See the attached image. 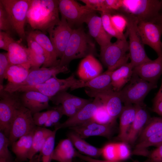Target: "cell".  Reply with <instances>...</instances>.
Segmentation results:
<instances>
[{
  "label": "cell",
  "instance_id": "obj_59",
  "mask_svg": "<svg viewBox=\"0 0 162 162\" xmlns=\"http://www.w3.org/2000/svg\"><path fill=\"white\" fill-rule=\"evenodd\" d=\"M13 162H16L14 161H13Z\"/></svg>",
  "mask_w": 162,
  "mask_h": 162
},
{
  "label": "cell",
  "instance_id": "obj_37",
  "mask_svg": "<svg viewBox=\"0 0 162 162\" xmlns=\"http://www.w3.org/2000/svg\"><path fill=\"white\" fill-rule=\"evenodd\" d=\"M101 155L105 160L119 161L117 142L107 144L102 148Z\"/></svg>",
  "mask_w": 162,
  "mask_h": 162
},
{
  "label": "cell",
  "instance_id": "obj_8",
  "mask_svg": "<svg viewBox=\"0 0 162 162\" xmlns=\"http://www.w3.org/2000/svg\"><path fill=\"white\" fill-rule=\"evenodd\" d=\"M0 88V130L9 138L14 113L22 105L20 95Z\"/></svg>",
  "mask_w": 162,
  "mask_h": 162
},
{
  "label": "cell",
  "instance_id": "obj_38",
  "mask_svg": "<svg viewBox=\"0 0 162 162\" xmlns=\"http://www.w3.org/2000/svg\"><path fill=\"white\" fill-rule=\"evenodd\" d=\"M93 120L100 124H115L116 123L112 120L103 104L98 109Z\"/></svg>",
  "mask_w": 162,
  "mask_h": 162
},
{
  "label": "cell",
  "instance_id": "obj_31",
  "mask_svg": "<svg viewBox=\"0 0 162 162\" xmlns=\"http://www.w3.org/2000/svg\"><path fill=\"white\" fill-rule=\"evenodd\" d=\"M30 68L29 64L10 65L6 73L5 79L8 80V83H21L27 78Z\"/></svg>",
  "mask_w": 162,
  "mask_h": 162
},
{
  "label": "cell",
  "instance_id": "obj_27",
  "mask_svg": "<svg viewBox=\"0 0 162 162\" xmlns=\"http://www.w3.org/2000/svg\"><path fill=\"white\" fill-rule=\"evenodd\" d=\"M67 136L81 154L96 159L102 155V148L92 145L75 132L72 130L67 134Z\"/></svg>",
  "mask_w": 162,
  "mask_h": 162
},
{
  "label": "cell",
  "instance_id": "obj_3",
  "mask_svg": "<svg viewBox=\"0 0 162 162\" xmlns=\"http://www.w3.org/2000/svg\"><path fill=\"white\" fill-rule=\"evenodd\" d=\"M119 10L122 14L136 18L138 22L152 21L160 13L161 4L159 0H121Z\"/></svg>",
  "mask_w": 162,
  "mask_h": 162
},
{
  "label": "cell",
  "instance_id": "obj_7",
  "mask_svg": "<svg viewBox=\"0 0 162 162\" xmlns=\"http://www.w3.org/2000/svg\"><path fill=\"white\" fill-rule=\"evenodd\" d=\"M127 22V30L128 36L129 58L134 68L151 60L146 53L137 30L138 20L135 17L123 14Z\"/></svg>",
  "mask_w": 162,
  "mask_h": 162
},
{
  "label": "cell",
  "instance_id": "obj_4",
  "mask_svg": "<svg viewBox=\"0 0 162 162\" xmlns=\"http://www.w3.org/2000/svg\"><path fill=\"white\" fill-rule=\"evenodd\" d=\"M157 87V84L144 80L133 73L129 82L118 92L124 105H143L146 96Z\"/></svg>",
  "mask_w": 162,
  "mask_h": 162
},
{
  "label": "cell",
  "instance_id": "obj_22",
  "mask_svg": "<svg viewBox=\"0 0 162 162\" xmlns=\"http://www.w3.org/2000/svg\"><path fill=\"white\" fill-rule=\"evenodd\" d=\"M136 116L127 134L125 142L133 145L136 142L144 127L150 118L143 105H137Z\"/></svg>",
  "mask_w": 162,
  "mask_h": 162
},
{
  "label": "cell",
  "instance_id": "obj_53",
  "mask_svg": "<svg viewBox=\"0 0 162 162\" xmlns=\"http://www.w3.org/2000/svg\"><path fill=\"white\" fill-rule=\"evenodd\" d=\"M151 22L162 26V13H160Z\"/></svg>",
  "mask_w": 162,
  "mask_h": 162
},
{
  "label": "cell",
  "instance_id": "obj_28",
  "mask_svg": "<svg viewBox=\"0 0 162 162\" xmlns=\"http://www.w3.org/2000/svg\"><path fill=\"white\" fill-rule=\"evenodd\" d=\"M35 130L22 136L11 146L12 151L16 155V162H23L28 159Z\"/></svg>",
  "mask_w": 162,
  "mask_h": 162
},
{
  "label": "cell",
  "instance_id": "obj_45",
  "mask_svg": "<svg viewBox=\"0 0 162 162\" xmlns=\"http://www.w3.org/2000/svg\"><path fill=\"white\" fill-rule=\"evenodd\" d=\"M28 49L29 62L31 68H40L46 61L45 57L43 55L34 52Z\"/></svg>",
  "mask_w": 162,
  "mask_h": 162
},
{
  "label": "cell",
  "instance_id": "obj_47",
  "mask_svg": "<svg viewBox=\"0 0 162 162\" xmlns=\"http://www.w3.org/2000/svg\"><path fill=\"white\" fill-rule=\"evenodd\" d=\"M26 40L28 46V48L31 51L38 54L44 55L46 58V55L44 50L39 44L33 38L29 35L26 36Z\"/></svg>",
  "mask_w": 162,
  "mask_h": 162
},
{
  "label": "cell",
  "instance_id": "obj_43",
  "mask_svg": "<svg viewBox=\"0 0 162 162\" xmlns=\"http://www.w3.org/2000/svg\"><path fill=\"white\" fill-rule=\"evenodd\" d=\"M10 64L7 52L0 53V88L4 87L3 82Z\"/></svg>",
  "mask_w": 162,
  "mask_h": 162
},
{
  "label": "cell",
  "instance_id": "obj_56",
  "mask_svg": "<svg viewBox=\"0 0 162 162\" xmlns=\"http://www.w3.org/2000/svg\"><path fill=\"white\" fill-rule=\"evenodd\" d=\"M160 2L161 4V6L160 13H162V0H160Z\"/></svg>",
  "mask_w": 162,
  "mask_h": 162
},
{
  "label": "cell",
  "instance_id": "obj_40",
  "mask_svg": "<svg viewBox=\"0 0 162 162\" xmlns=\"http://www.w3.org/2000/svg\"><path fill=\"white\" fill-rule=\"evenodd\" d=\"M50 110V112L49 118L44 126L45 128L55 126L59 123L60 119L64 115L61 105H57Z\"/></svg>",
  "mask_w": 162,
  "mask_h": 162
},
{
  "label": "cell",
  "instance_id": "obj_39",
  "mask_svg": "<svg viewBox=\"0 0 162 162\" xmlns=\"http://www.w3.org/2000/svg\"><path fill=\"white\" fill-rule=\"evenodd\" d=\"M9 146V138L0 131V158H4L10 162H13V157L8 148Z\"/></svg>",
  "mask_w": 162,
  "mask_h": 162
},
{
  "label": "cell",
  "instance_id": "obj_32",
  "mask_svg": "<svg viewBox=\"0 0 162 162\" xmlns=\"http://www.w3.org/2000/svg\"><path fill=\"white\" fill-rule=\"evenodd\" d=\"M52 131L45 127L37 126L33 138L31 148L28 156L30 160L36 154L39 152L47 138L52 133Z\"/></svg>",
  "mask_w": 162,
  "mask_h": 162
},
{
  "label": "cell",
  "instance_id": "obj_54",
  "mask_svg": "<svg viewBox=\"0 0 162 162\" xmlns=\"http://www.w3.org/2000/svg\"><path fill=\"white\" fill-rule=\"evenodd\" d=\"M38 155H35L31 159L29 160V162H37Z\"/></svg>",
  "mask_w": 162,
  "mask_h": 162
},
{
  "label": "cell",
  "instance_id": "obj_35",
  "mask_svg": "<svg viewBox=\"0 0 162 162\" xmlns=\"http://www.w3.org/2000/svg\"><path fill=\"white\" fill-rule=\"evenodd\" d=\"M58 130L55 129L52 134L46 139L38 155L37 162H51L55 148L56 134Z\"/></svg>",
  "mask_w": 162,
  "mask_h": 162
},
{
  "label": "cell",
  "instance_id": "obj_34",
  "mask_svg": "<svg viewBox=\"0 0 162 162\" xmlns=\"http://www.w3.org/2000/svg\"><path fill=\"white\" fill-rule=\"evenodd\" d=\"M162 130V117L150 118L137 140L140 142Z\"/></svg>",
  "mask_w": 162,
  "mask_h": 162
},
{
  "label": "cell",
  "instance_id": "obj_23",
  "mask_svg": "<svg viewBox=\"0 0 162 162\" xmlns=\"http://www.w3.org/2000/svg\"><path fill=\"white\" fill-rule=\"evenodd\" d=\"M90 35L93 38L100 47L105 46L111 42L112 38L105 30L101 17L95 13L92 15L87 20Z\"/></svg>",
  "mask_w": 162,
  "mask_h": 162
},
{
  "label": "cell",
  "instance_id": "obj_16",
  "mask_svg": "<svg viewBox=\"0 0 162 162\" xmlns=\"http://www.w3.org/2000/svg\"><path fill=\"white\" fill-rule=\"evenodd\" d=\"M102 104L98 98L79 110L73 116L69 117L62 123H59L55 126V129L70 128L77 126L93 119L99 107Z\"/></svg>",
  "mask_w": 162,
  "mask_h": 162
},
{
  "label": "cell",
  "instance_id": "obj_33",
  "mask_svg": "<svg viewBox=\"0 0 162 162\" xmlns=\"http://www.w3.org/2000/svg\"><path fill=\"white\" fill-rule=\"evenodd\" d=\"M162 144V130L142 141L137 142L132 152L133 154L147 157L149 152L148 148L152 146L157 147Z\"/></svg>",
  "mask_w": 162,
  "mask_h": 162
},
{
  "label": "cell",
  "instance_id": "obj_11",
  "mask_svg": "<svg viewBox=\"0 0 162 162\" xmlns=\"http://www.w3.org/2000/svg\"><path fill=\"white\" fill-rule=\"evenodd\" d=\"M58 8L61 17L66 20L71 28L74 25L86 23L95 11L73 0H58Z\"/></svg>",
  "mask_w": 162,
  "mask_h": 162
},
{
  "label": "cell",
  "instance_id": "obj_17",
  "mask_svg": "<svg viewBox=\"0 0 162 162\" xmlns=\"http://www.w3.org/2000/svg\"><path fill=\"white\" fill-rule=\"evenodd\" d=\"M115 124H100L92 119L80 125L69 128L84 139L95 136L110 138L113 134Z\"/></svg>",
  "mask_w": 162,
  "mask_h": 162
},
{
  "label": "cell",
  "instance_id": "obj_14",
  "mask_svg": "<svg viewBox=\"0 0 162 162\" xmlns=\"http://www.w3.org/2000/svg\"><path fill=\"white\" fill-rule=\"evenodd\" d=\"M73 30L66 20L61 17L59 22L50 27L47 31L58 57L60 59L64 51Z\"/></svg>",
  "mask_w": 162,
  "mask_h": 162
},
{
  "label": "cell",
  "instance_id": "obj_15",
  "mask_svg": "<svg viewBox=\"0 0 162 162\" xmlns=\"http://www.w3.org/2000/svg\"><path fill=\"white\" fill-rule=\"evenodd\" d=\"M137 30L142 42L152 48L159 56L162 52V26L151 21L139 22Z\"/></svg>",
  "mask_w": 162,
  "mask_h": 162
},
{
  "label": "cell",
  "instance_id": "obj_2",
  "mask_svg": "<svg viewBox=\"0 0 162 162\" xmlns=\"http://www.w3.org/2000/svg\"><path fill=\"white\" fill-rule=\"evenodd\" d=\"M95 44L81 28L73 29L59 65L68 66L72 60L82 58L96 53Z\"/></svg>",
  "mask_w": 162,
  "mask_h": 162
},
{
  "label": "cell",
  "instance_id": "obj_44",
  "mask_svg": "<svg viewBox=\"0 0 162 162\" xmlns=\"http://www.w3.org/2000/svg\"><path fill=\"white\" fill-rule=\"evenodd\" d=\"M12 28L6 10L0 2V31L10 33Z\"/></svg>",
  "mask_w": 162,
  "mask_h": 162
},
{
  "label": "cell",
  "instance_id": "obj_50",
  "mask_svg": "<svg viewBox=\"0 0 162 162\" xmlns=\"http://www.w3.org/2000/svg\"><path fill=\"white\" fill-rule=\"evenodd\" d=\"M152 151L149 152L148 159L151 162H162V144L156 147Z\"/></svg>",
  "mask_w": 162,
  "mask_h": 162
},
{
  "label": "cell",
  "instance_id": "obj_52",
  "mask_svg": "<svg viewBox=\"0 0 162 162\" xmlns=\"http://www.w3.org/2000/svg\"><path fill=\"white\" fill-rule=\"evenodd\" d=\"M109 10L112 13L115 10H119L121 7V0H105Z\"/></svg>",
  "mask_w": 162,
  "mask_h": 162
},
{
  "label": "cell",
  "instance_id": "obj_55",
  "mask_svg": "<svg viewBox=\"0 0 162 162\" xmlns=\"http://www.w3.org/2000/svg\"><path fill=\"white\" fill-rule=\"evenodd\" d=\"M0 162H10L7 160L3 158H0Z\"/></svg>",
  "mask_w": 162,
  "mask_h": 162
},
{
  "label": "cell",
  "instance_id": "obj_41",
  "mask_svg": "<svg viewBox=\"0 0 162 162\" xmlns=\"http://www.w3.org/2000/svg\"><path fill=\"white\" fill-rule=\"evenodd\" d=\"M81 1L87 7L95 11L111 13L107 7L105 0H81Z\"/></svg>",
  "mask_w": 162,
  "mask_h": 162
},
{
  "label": "cell",
  "instance_id": "obj_48",
  "mask_svg": "<svg viewBox=\"0 0 162 162\" xmlns=\"http://www.w3.org/2000/svg\"><path fill=\"white\" fill-rule=\"evenodd\" d=\"M50 110L43 112H39L33 115V118L35 125L38 127L44 126L48 120L50 114Z\"/></svg>",
  "mask_w": 162,
  "mask_h": 162
},
{
  "label": "cell",
  "instance_id": "obj_30",
  "mask_svg": "<svg viewBox=\"0 0 162 162\" xmlns=\"http://www.w3.org/2000/svg\"><path fill=\"white\" fill-rule=\"evenodd\" d=\"M76 151L68 138L61 140L53 151L52 159L58 162H73Z\"/></svg>",
  "mask_w": 162,
  "mask_h": 162
},
{
  "label": "cell",
  "instance_id": "obj_13",
  "mask_svg": "<svg viewBox=\"0 0 162 162\" xmlns=\"http://www.w3.org/2000/svg\"><path fill=\"white\" fill-rule=\"evenodd\" d=\"M85 91L90 97L98 98L106 107L112 120L116 122L124 106L118 92L113 89L98 91L88 88L85 89Z\"/></svg>",
  "mask_w": 162,
  "mask_h": 162
},
{
  "label": "cell",
  "instance_id": "obj_1",
  "mask_svg": "<svg viewBox=\"0 0 162 162\" xmlns=\"http://www.w3.org/2000/svg\"><path fill=\"white\" fill-rule=\"evenodd\" d=\"M59 13L58 0H31L26 22L34 30L46 34L50 27L60 21Z\"/></svg>",
  "mask_w": 162,
  "mask_h": 162
},
{
  "label": "cell",
  "instance_id": "obj_5",
  "mask_svg": "<svg viewBox=\"0 0 162 162\" xmlns=\"http://www.w3.org/2000/svg\"><path fill=\"white\" fill-rule=\"evenodd\" d=\"M128 42L117 39L114 43L100 47V58L107 70L112 71L127 63L129 58Z\"/></svg>",
  "mask_w": 162,
  "mask_h": 162
},
{
  "label": "cell",
  "instance_id": "obj_51",
  "mask_svg": "<svg viewBox=\"0 0 162 162\" xmlns=\"http://www.w3.org/2000/svg\"><path fill=\"white\" fill-rule=\"evenodd\" d=\"M152 110L162 117V92L158 91L154 97Z\"/></svg>",
  "mask_w": 162,
  "mask_h": 162
},
{
  "label": "cell",
  "instance_id": "obj_42",
  "mask_svg": "<svg viewBox=\"0 0 162 162\" xmlns=\"http://www.w3.org/2000/svg\"><path fill=\"white\" fill-rule=\"evenodd\" d=\"M110 20L115 29L118 32L124 33L123 32L127 28V24L125 17L122 14L111 15Z\"/></svg>",
  "mask_w": 162,
  "mask_h": 162
},
{
  "label": "cell",
  "instance_id": "obj_49",
  "mask_svg": "<svg viewBox=\"0 0 162 162\" xmlns=\"http://www.w3.org/2000/svg\"><path fill=\"white\" fill-rule=\"evenodd\" d=\"M14 39L10 33L0 31V48L7 51L8 47Z\"/></svg>",
  "mask_w": 162,
  "mask_h": 162
},
{
  "label": "cell",
  "instance_id": "obj_25",
  "mask_svg": "<svg viewBox=\"0 0 162 162\" xmlns=\"http://www.w3.org/2000/svg\"><path fill=\"white\" fill-rule=\"evenodd\" d=\"M112 71L107 70L104 73L89 80L82 81L75 85L70 89L74 90L86 87L91 89L103 91L113 89L111 75Z\"/></svg>",
  "mask_w": 162,
  "mask_h": 162
},
{
  "label": "cell",
  "instance_id": "obj_58",
  "mask_svg": "<svg viewBox=\"0 0 162 162\" xmlns=\"http://www.w3.org/2000/svg\"><path fill=\"white\" fill-rule=\"evenodd\" d=\"M83 161V160H82ZM83 161H78V162H83Z\"/></svg>",
  "mask_w": 162,
  "mask_h": 162
},
{
  "label": "cell",
  "instance_id": "obj_6",
  "mask_svg": "<svg viewBox=\"0 0 162 162\" xmlns=\"http://www.w3.org/2000/svg\"><path fill=\"white\" fill-rule=\"evenodd\" d=\"M31 1L0 0L7 13L12 30L22 40L26 38L25 26Z\"/></svg>",
  "mask_w": 162,
  "mask_h": 162
},
{
  "label": "cell",
  "instance_id": "obj_9",
  "mask_svg": "<svg viewBox=\"0 0 162 162\" xmlns=\"http://www.w3.org/2000/svg\"><path fill=\"white\" fill-rule=\"evenodd\" d=\"M82 81L76 79L73 74L64 79H58L56 76L41 84L18 88L14 89L12 93L34 91L39 92L50 98L61 92L66 91L69 88H70Z\"/></svg>",
  "mask_w": 162,
  "mask_h": 162
},
{
  "label": "cell",
  "instance_id": "obj_21",
  "mask_svg": "<svg viewBox=\"0 0 162 162\" xmlns=\"http://www.w3.org/2000/svg\"><path fill=\"white\" fill-rule=\"evenodd\" d=\"M102 66L94 56L89 55L83 58L80 63L77 74L80 80L86 81L101 74Z\"/></svg>",
  "mask_w": 162,
  "mask_h": 162
},
{
  "label": "cell",
  "instance_id": "obj_24",
  "mask_svg": "<svg viewBox=\"0 0 162 162\" xmlns=\"http://www.w3.org/2000/svg\"><path fill=\"white\" fill-rule=\"evenodd\" d=\"M137 105H124L119 116V131L116 140L125 142L129 129L134 119Z\"/></svg>",
  "mask_w": 162,
  "mask_h": 162
},
{
  "label": "cell",
  "instance_id": "obj_26",
  "mask_svg": "<svg viewBox=\"0 0 162 162\" xmlns=\"http://www.w3.org/2000/svg\"><path fill=\"white\" fill-rule=\"evenodd\" d=\"M134 67L127 62L112 71L111 77L112 88L120 91L129 82L133 74Z\"/></svg>",
  "mask_w": 162,
  "mask_h": 162
},
{
  "label": "cell",
  "instance_id": "obj_18",
  "mask_svg": "<svg viewBox=\"0 0 162 162\" xmlns=\"http://www.w3.org/2000/svg\"><path fill=\"white\" fill-rule=\"evenodd\" d=\"M133 73L144 80L157 84L162 74V52L156 59L134 68Z\"/></svg>",
  "mask_w": 162,
  "mask_h": 162
},
{
  "label": "cell",
  "instance_id": "obj_20",
  "mask_svg": "<svg viewBox=\"0 0 162 162\" xmlns=\"http://www.w3.org/2000/svg\"><path fill=\"white\" fill-rule=\"evenodd\" d=\"M20 95L22 105L28 109L32 115L42 110L50 108V98L38 92L27 91Z\"/></svg>",
  "mask_w": 162,
  "mask_h": 162
},
{
  "label": "cell",
  "instance_id": "obj_36",
  "mask_svg": "<svg viewBox=\"0 0 162 162\" xmlns=\"http://www.w3.org/2000/svg\"><path fill=\"white\" fill-rule=\"evenodd\" d=\"M111 15L110 13L101 12L100 17L105 30L108 34L117 39H126L125 34L118 32L112 25L110 20Z\"/></svg>",
  "mask_w": 162,
  "mask_h": 162
},
{
  "label": "cell",
  "instance_id": "obj_12",
  "mask_svg": "<svg viewBox=\"0 0 162 162\" xmlns=\"http://www.w3.org/2000/svg\"><path fill=\"white\" fill-rule=\"evenodd\" d=\"M36 127L31 112L22 105L14 115L8 138L9 146H11L20 138L34 130Z\"/></svg>",
  "mask_w": 162,
  "mask_h": 162
},
{
  "label": "cell",
  "instance_id": "obj_46",
  "mask_svg": "<svg viewBox=\"0 0 162 162\" xmlns=\"http://www.w3.org/2000/svg\"><path fill=\"white\" fill-rule=\"evenodd\" d=\"M64 93L67 98L79 110L92 101L91 99H85L75 96L66 91H64Z\"/></svg>",
  "mask_w": 162,
  "mask_h": 162
},
{
  "label": "cell",
  "instance_id": "obj_10",
  "mask_svg": "<svg viewBox=\"0 0 162 162\" xmlns=\"http://www.w3.org/2000/svg\"><path fill=\"white\" fill-rule=\"evenodd\" d=\"M68 71L69 69L66 66L58 65L37 68H31L27 78L24 81L19 84L8 83L4 86L3 88L4 90L12 93L14 89L18 88L41 84L52 77H56L60 73Z\"/></svg>",
  "mask_w": 162,
  "mask_h": 162
},
{
  "label": "cell",
  "instance_id": "obj_19",
  "mask_svg": "<svg viewBox=\"0 0 162 162\" xmlns=\"http://www.w3.org/2000/svg\"><path fill=\"white\" fill-rule=\"evenodd\" d=\"M36 40L42 47L46 55V61L42 67L48 68L59 65L60 60L49 38L45 33L38 30L26 32Z\"/></svg>",
  "mask_w": 162,
  "mask_h": 162
},
{
  "label": "cell",
  "instance_id": "obj_29",
  "mask_svg": "<svg viewBox=\"0 0 162 162\" xmlns=\"http://www.w3.org/2000/svg\"><path fill=\"white\" fill-rule=\"evenodd\" d=\"M7 52L10 65L30 64L28 48L14 39L8 45Z\"/></svg>",
  "mask_w": 162,
  "mask_h": 162
},
{
  "label": "cell",
  "instance_id": "obj_57",
  "mask_svg": "<svg viewBox=\"0 0 162 162\" xmlns=\"http://www.w3.org/2000/svg\"><path fill=\"white\" fill-rule=\"evenodd\" d=\"M159 91L162 92V82L161 83V84L160 86V88L159 89Z\"/></svg>",
  "mask_w": 162,
  "mask_h": 162
}]
</instances>
